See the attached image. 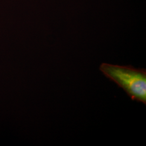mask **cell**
I'll use <instances>...</instances> for the list:
<instances>
[{
  "instance_id": "cell-1",
  "label": "cell",
  "mask_w": 146,
  "mask_h": 146,
  "mask_svg": "<svg viewBox=\"0 0 146 146\" xmlns=\"http://www.w3.org/2000/svg\"><path fill=\"white\" fill-rule=\"evenodd\" d=\"M100 70L104 76L123 89L132 100L146 104L145 69L103 63Z\"/></svg>"
}]
</instances>
